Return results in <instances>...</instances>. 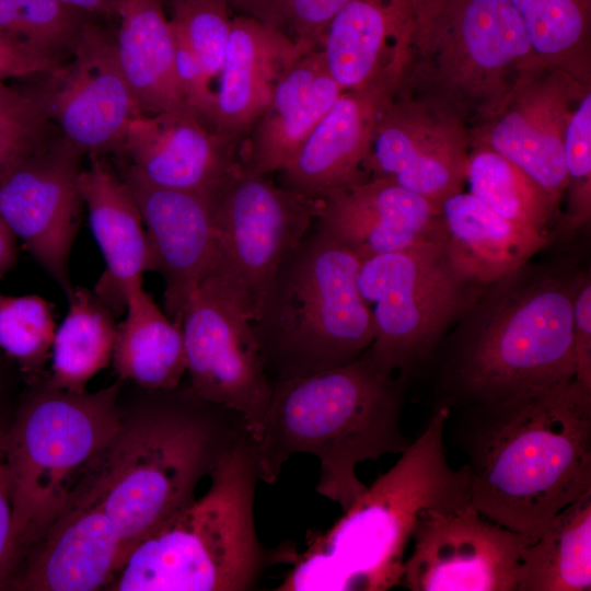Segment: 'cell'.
Wrapping results in <instances>:
<instances>
[{"label":"cell","instance_id":"cell-7","mask_svg":"<svg viewBox=\"0 0 591 591\" xmlns=\"http://www.w3.org/2000/svg\"><path fill=\"white\" fill-rule=\"evenodd\" d=\"M542 65L510 0H410L396 92L439 106L471 131Z\"/></svg>","mask_w":591,"mask_h":591},{"label":"cell","instance_id":"cell-38","mask_svg":"<svg viewBox=\"0 0 591 591\" xmlns=\"http://www.w3.org/2000/svg\"><path fill=\"white\" fill-rule=\"evenodd\" d=\"M55 135L38 90L23 91L0 81V174Z\"/></svg>","mask_w":591,"mask_h":591},{"label":"cell","instance_id":"cell-6","mask_svg":"<svg viewBox=\"0 0 591 591\" xmlns=\"http://www.w3.org/2000/svg\"><path fill=\"white\" fill-rule=\"evenodd\" d=\"M210 487L143 537L106 587L112 591L253 590L270 560L254 520L258 470L243 431L209 474Z\"/></svg>","mask_w":591,"mask_h":591},{"label":"cell","instance_id":"cell-14","mask_svg":"<svg viewBox=\"0 0 591 591\" xmlns=\"http://www.w3.org/2000/svg\"><path fill=\"white\" fill-rule=\"evenodd\" d=\"M182 328L194 394L239 414L253 431L268 408L273 385L252 321L227 300L198 286L184 309Z\"/></svg>","mask_w":591,"mask_h":591},{"label":"cell","instance_id":"cell-22","mask_svg":"<svg viewBox=\"0 0 591 591\" xmlns=\"http://www.w3.org/2000/svg\"><path fill=\"white\" fill-rule=\"evenodd\" d=\"M125 557L111 520L97 508L69 499L43 537L22 558L7 589H106Z\"/></svg>","mask_w":591,"mask_h":591},{"label":"cell","instance_id":"cell-11","mask_svg":"<svg viewBox=\"0 0 591 591\" xmlns=\"http://www.w3.org/2000/svg\"><path fill=\"white\" fill-rule=\"evenodd\" d=\"M209 198L213 248L199 286L253 321L278 267L313 224L316 201L241 164Z\"/></svg>","mask_w":591,"mask_h":591},{"label":"cell","instance_id":"cell-25","mask_svg":"<svg viewBox=\"0 0 591 591\" xmlns=\"http://www.w3.org/2000/svg\"><path fill=\"white\" fill-rule=\"evenodd\" d=\"M410 0H350L332 19L320 49L344 90L398 88Z\"/></svg>","mask_w":591,"mask_h":591},{"label":"cell","instance_id":"cell-28","mask_svg":"<svg viewBox=\"0 0 591 591\" xmlns=\"http://www.w3.org/2000/svg\"><path fill=\"white\" fill-rule=\"evenodd\" d=\"M115 18L117 57L141 113L192 112L177 78L174 35L162 0H118Z\"/></svg>","mask_w":591,"mask_h":591},{"label":"cell","instance_id":"cell-2","mask_svg":"<svg viewBox=\"0 0 591 591\" xmlns=\"http://www.w3.org/2000/svg\"><path fill=\"white\" fill-rule=\"evenodd\" d=\"M578 273L529 260L487 285L451 329L438 406L451 412L573 381Z\"/></svg>","mask_w":591,"mask_h":591},{"label":"cell","instance_id":"cell-18","mask_svg":"<svg viewBox=\"0 0 591 591\" xmlns=\"http://www.w3.org/2000/svg\"><path fill=\"white\" fill-rule=\"evenodd\" d=\"M120 177L141 213L149 250V270L164 281L165 314L182 324L184 309L200 285L212 256L210 196L152 184L128 163Z\"/></svg>","mask_w":591,"mask_h":591},{"label":"cell","instance_id":"cell-19","mask_svg":"<svg viewBox=\"0 0 591 591\" xmlns=\"http://www.w3.org/2000/svg\"><path fill=\"white\" fill-rule=\"evenodd\" d=\"M240 149L192 112L141 113L127 127L120 155L152 184L210 196L240 166Z\"/></svg>","mask_w":591,"mask_h":591},{"label":"cell","instance_id":"cell-12","mask_svg":"<svg viewBox=\"0 0 591 591\" xmlns=\"http://www.w3.org/2000/svg\"><path fill=\"white\" fill-rule=\"evenodd\" d=\"M82 155L59 134L0 174V218L66 294L73 287L68 263L83 204Z\"/></svg>","mask_w":591,"mask_h":591},{"label":"cell","instance_id":"cell-32","mask_svg":"<svg viewBox=\"0 0 591 591\" xmlns=\"http://www.w3.org/2000/svg\"><path fill=\"white\" fill-rule=\"evenodd\" d=\"M466 184L472 195L502 218L553 240L559 205L488 146L470 142Z\"/></svg>","mask_w":591,"mask_h":591},{"label":"cell","instance_id":"cell-41","mask_svg":"<svg viewBox=\"0 0 591 591\" xmlns=\"http://www.w3.org/2000/svg\"><path fill=\"white\" fill-rule=\"evenodd\" d=\"M4 432L5 426L0 425V589L7 588L15 568L12 545L13 508L4 450Z\"/></svg>","mask_w":591,"mask_h":591},{"label":"cell","instance_id":"cell-42","mask_svg":"<svg viewBox=\"0 0 591 591\" xmlns=\"http://www.w3.org/2000/svg\"><path fill=\"white\" fill-rule=\"evenodd\" d=\"M58 67L60 66L37 58L0 37V81L49 74Z\"/></svg>","mask_w":591,"mask_h":591},{"label":"cell","instance_id":"cell-4","mask_svg":"<svg viewBox=\"0 0 591 591\" xmlns=\"http://www.w3.org/2000/svg\"><path fill=\"white\" fill-rule=\"evenodd\" d=\"M404 379L384 371L369 348L354 361L273 384L268 408L250 432L259 480L274 484L297 453L320 462L315 491L345 511L366 489L356 467L401 454Z\"/></svg>","mask_w":591,"mask_h":591},{"label":"cell","instance_id":"cell-17","mask_svg":"<svg viewBox=\"0 0 591 591\" xmlns=\"http://www.w3.org/2000/svg\"><path fill=\"white\" fill-rule=\"evenodd\" d=\"M583 84L557 68L538 66L524 73L500 108L470 131L509 160L558 205L566 188L564 140Z\"/></svg>","mask_w":591,"mask_h":591},{"label":"cell","instance_id":"cell-29","mask_svg":"<svg viewBox=\"0 0 591 591\" xmlns=\"http://www.w3.org/2000/svg\"><path fill=\"white\" fill-rule=\"evenodd\" d=\"M125 310L112 358L119 379L151 391L179 386L186 373L182 324L159 309L142 282L128 287Z\"/></svg>","mask_w":591,"mask_h":591},{"label":"cell","instance_id":"cell-30","mask_svg":"<svg viewBox=\"0 0 591 591\" xmlns=\"http://www.w3.org/2000/svg\"><path fill=\"white\" fill-rule=\"evenodd\" d=\"M591 590V491L560 510L523 546L517 591Z\"/></svg>","mask_w":591,"mask_h":591},{"label":"cell","instance_id":"cell-26","mask_svg":"<svg viewBox=\"0 0 591 591\" xmlns=\"http://www.w3.org/2000/svg\"><path fill=\"white\" fill-rule=\"evenodd\" d=\"M90 155L89 167L79 175V190L106 265L93 291L116 315L125 310L128 287L142 282L149 270L148 242L128 186L101 155Z\"/></svg>","mask_w":591,"mask_h":591},{"label":"cell","instance_id":"cell-8","mask_svg":"<svg viewBox=\"0 0 591 591\" xmlns=\"http://www.w3.org/2000/svg\"><path fill=\"white\" fill-rule=\"evenodd\" d=\"M360 264L317 230L285 257L252 321L271 385L341 367L370 347L374 327L358 289Z\"/></svg>","mask_w":591,"mask_h":591},{"label":"cell","instance_id":"cell-36","mask_svg":"<svg viewBox=\"0 0 591 591\" xmlns=\"http://www.w3.org/2000/svg\"><path fill=\"white\" fill-rule=\"evenodd\" d=\"M566 207L553 234L570 239L591 220V88L577 102L564 140Z\"/></svg>","mask_w":591,"mask_h":591},{"label":"cell","instance_id":"cell-35","mask_svg":"<svg viewBox=\"0 0 591 591\" xmlns=\"http://www.w3.org/2000/svg\"><path fill=\"white\" fill-rule=\"evenodd\" d=\"M56 332L53 305L37 294L8 296L0 292V350L21 371L39 375L51 355Z\"/></svg>","mask_w":591,"mask_h":591},{"label":"cell","instance_id":"cell-21","mask_svg":"<svg viewBox=\"0 0 591 591\" xmlns=\"http://www.w3.org/2000/svg\"><path fill=\"white\" fill-rule=\"evenodd\" d=\"M396 91L394 83L344 91L297 157L279 172L278 185L318 201L335 190L367 181L363 165L373 131Z\"/></svg>","mask_w":591,"mask_h":591},{"label":"cell","instance_id":"cell-34","mask_svg":"<svg viewBox=\"0 0 591 591\" xmlns=\"http://www.w3.org/2000/svg\"><path fill=\"white\" fill-rule=\"evenodd\" d=\"M88 20L56 0H0V37L55 65Z\"/></svg>","mask_w":591,"mask_h":591},{"label":"cell","instance_id":"cell-37","mask_svg":"<svg viewBox=\"0 0 591 591\" xmlns=\"http://www.w3.org/2000/svg\"><path fill=\"white\" fill-rule=\"evenodd\" d=\"M170 24L174 37L195 56L213 82L219 79L231 31L227 0H175Z\"/></svg>","mask_w":591,"mask_h":591},{"label":"cell","instance_id":"cell-10","mask_svg":"<svg viewBox=\"0 0 591 591\" xmlns=\"http://www.w3.org/2000/svg\"><path fill=\"white\" fill-rule=\"evenodd\" d=\"M359 292L372 315L369 350L405 380L438 350L486 287L451 262L442 235L361 262Z\"/></svg>","mask_w":591,"mask_h":591},{"label":"cell","instance_id":"cell-24","mask_svg":"<svg viewBox=\"0 0 591 591\" xmlns=\"http://www.w3.org/2000/svg\"><path fill=\"white\" fill-rule=\"evenodd\" d=\"M343 92L320 48L303 55L279 79L268 106L244 137L241 166L267 175L287 167Z\"/></svg>","mask_w":591,"mask_h":591},{"label":"cell","instance_id":"cell-1","mask_svg":"<svg viewBox=\"0 0 591 591\" xmlns=\"http://www.w3.org/2000/svg\"><path fill=\"white\" fill-rule=\"evenodd\" d=\"M454 409L470 502L487 519L534 542L591 491V391L576 380Z\"/></svg>","mask_w":591,"mask_h":591},{"label":"cell","instance_id":"cell-5","mask_svg":"<svg viewBox=\"0 0 591 591\" xmlns=\"http://www.w3.org/2000/svg\"><path fill=\"white\" fill-rule=\"evenodd\" d=\"M245 430L239 414L201 401L189 387L179 398L163 399L132 419H123L68 499L102 511L127 557L143 537L195 499L198 482Z\"/></svg>","mask_w":591,"mask_h":591},{"label":"cell","instance_id":"cell-31","mask_svg":"<svg viewBox=\"0 0 591 591\" xmlns=\"http://www.w3.org/2000/svg\"><path fill=\"white\" fill-rule=\"evenodd\" d=\"M67 298L69 310L55 332L46 385L83 393L89 381L112 361L117 324L113 311L94 291L72 287Z\"/></svg>","mask_w":591,"mask_h":591},{"label":"cell","instance_id":"cell-15","mask_svg":"<svg viewBox=\"0 0 591 591\" xmlns=\"http://www.w3.org/2000/svg\"><path fill=\"white\" fill-rule=\"evenodd\" d=\"M470 129L453 114L396 92L375 125L369 178L391 181L440 208L466 185Z\"/></svg>","mask_w":591,"mask_h":591},{"label":"cell","instance_id":"cell-9","mask_svg":"<svg viewBox=\"0 0 591 591\" xmlns=\"http://www.w3.org/2000/svg\"><path fill=\"white\" fill-rule=\"evenodd\" d=\"M118 392V383L93 393L45 385L5 426L14 570L59 517L89 464L120 427Z\"/></svg>","mask_w":591,"mask_h":591},{"label":"cell","instance_id":"cell-13","mask_svg":"<svg viewBox=\"0 0 591 591\" xmlns=\"http://www.w3.org/2000/svg\"><path fill=\"white\" fill-rule=\"evenodd\" d=\"M399 584L412 591H517V568L532 543L468 506L421 512Z\"/></svg>","mask_w":591,"mask_h":591},{"label":"cell","instance_id":"cell-39","mask_svg":"<svg viewBox=\"0 0 591 591\" xmlns=\"http://www.w3.org/2000/svg\"><path fill=\"white\" fill-rule=\"evenodd\" d=\"M350 0H235L231 8L277 30L294 43L320 48L325 30Z\"/></svg>","mask_w":591,"mask_h":591},{"label":"cell","instance_id":"cell-33","mask_svg":"<svg viewBox=\"0 0 591 591\" xmlns=\"http://www.w3.org/2000/svg\"><path fill=\"white\" fill-rule=\"evenodd\" d=\"M540 60L591 84V0H510Z\"/></svg>","mask_w":591,"mask_h":591},{"label":"cell","instance_id":"cell-44","mask_svg":"<svg viewBox=\"0 0 591 591\" xmlns=\"http://www.w3.org/2000/svg\"><path fill=\"white\" fill-rule=\"evenodd\" d=\"M15 236L0 218V280L16 260Z\"/></svg>","mask_w":591,"mask_h":591},{"label":"cell","instance_id":"cell-20","mask_svg":"<svg viewBox=\"0 0 591 591\" xmlns=\"http://www.w3.org/2000/svg\"><path fill=\"white\" fill-rule=\"evenodd\" d=\"M314 223L360 262L443 233L439 207L383 178H368L316 201Z\"/></svg>","mask_w":591,"mask_h":591},{"label":"cell","instance_id":"cell-43","mask_svg":"<svg viewBox=\"0 0 591 591\" xmlns=\"http://www.w3.org/2000/svg\"><path fill=\"white\" fill-rule=\"evenodd\" d=\"M85 18L115 16L118 0H56Z\"/></svg>","mask_w":591,"mask_h":591},{"label":"cell","instance_id":"cell-16","mask_svg":"<svg viewBox=\"0 0 591 591\" xmlns=\"http://www.w3.org/2000/svg\"><path fill=\"white\" fill-rule=\"evenodd\" d=\"M66 68L38 89L59 134L83 153L120 154L130 120L141 114L121 70L115 36L86 22Z\"/></svg>","mask_w":591,"mask_h":591},{"label":"cell","instance_id":"cell-23","mask_svg":"<svg viewBox=\"0 0 591 591\" xmlns=\"http://www.w3.org/2000/svg\"><path fill=\"white\" fill-rule=\"evenodd\" d=\"M311 50L254 18H233L216 89L213 130L242 143L268 106L279 79Z\"/></svg>","mask_w":591,"mask_h":591},{"label":"cell","instance_id":"cell-40","mask_svg":"<svg viewBox=\"0 0 591 591\" xmlns=\"http://www.w3.org/2000/svg\"><path fill=\"white\" fill-rule=\"evenodd\" d=\"M572 343L576 358L575 380L591 391V277L579 271L572 299Z\"/></svg>","mask_w":591,"mask_h":591},{"label":"cell","instance_id":"cell-45","mask_svg":"<svg viewBox=\"0 0 591 591\" xmlns=\"http://www.w3.org/2000/svg\"><path fill=\"white\" fill-rule=\"evenodd\" d=\"M167 1L171 3L172 1H175V0H167ZM227 1L229 2L230 8H231L235 0H227Z\"/></svg>","mask_w":591,"mask_h":591},{"label":"cell","instance_id":"cell-3","mask_svg":"<svg viewBox=\"0 0 591 591\" xmlns=\"http://www.w3.org/2000/svg\"><path fill=\"white\" fill-rule=\"evenodd\" d=\"M450 416L437 406L397 462L327 530L308 532L300 553L282 551L292 567L276 591H385L399 586L404 554L425 510L471 506L466 465L454 470L443 436Z\"/></svg>","mask_w":591,"mask_h":591},{"label":"cell","instance_id":"cell-27","mask_svg":"<svg viewBox=\"0 0 591 591\" xmlns=\"http://www.w3.org/2000/svg\"><path fill=\"white\" fill-rule=\"evenodd\" d=\"M439 209L451 262L484 286L519 268L552 242L502 218L470 192L449 196Z\"/></svg>","mask_w":591,"mask_h":591}]
</instances>
